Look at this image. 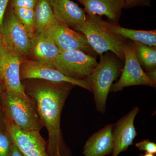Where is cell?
I'll return each instance as SVG.
<instances>
[{
  "label": "cell",
  "instance_id": "6da1fadb",
  "mask_svg": "<svg viewBox=\"0 0 156 156\" xmlns=\"http://www.w3.org/2000/svg\"><path fill=\"white\" fill-rule=\"evenodd\" d=\"M26 94L33 101L43 126L48 130L47 151L50 156H73L62 133L61 115L74 85L42 80H23Z\"/></svg>",
  "mask_w": 156,
  "mask_h": 156
},
{
  "label": "cell",
  "instance_id": "7a4b0ae2",
  "mask_svg": "<svg viewBox=\"0 0 156 156\" xmlns=\"http://www.w3.org/2000/svg\"><path fill=\"white\" fill-rule=\"evenodd\" d=\"M2 110L9 120L21 130L40 131L44 126L33 101L5 90L1 96Z\"/></svg>",
  "mask_w": 156,
  "mask_h": 156
},
{
  "label": "cell",
  "instance_id": "3957f363",
  "mask_svg": "<svg viewBox=\"0 0 156 156\" xmlns=\"http://www.w3.org/2000/svg\"><path fill=\"white\" fill-rule=\"evenodd\" d=\"M122 68L115 56L107 53L101 56L99 63L86 80L91 86L96 110L102 114L106 112L107 99L111 88Z\"/></svg>",
  "mask_w": 156,
  "mask_h": 156
},
{
  "label": "cell",
  "instance_id": "277c9868",
  "mask_svg": "<svg viewBox=\"0 0 156 156\" xmlns=\"http://www.w3.org/2000/svg\"><path fill=\"white\" fill-rule=\"evenodd\" d=\"M101 19L98 15L87 14L85 22L74 30L85 36L96 54L101 56L111 51L120 59H124V48L127 44L125 38L103 28L101 25Z\"/></svg>",
  "mask_w": 156,
  "mask_h": 156
},
{
  "label": "cell",
  "instance_id": "5b68a950",
  "mask_svg": "<svg viewBox=\"0 0 156 156\" xmlns=\"http://www.w3.org/2000/svg\"><path fill=\"white\" fill-rule=\"evenodd\" d=\"M2 44L9 51L21 58L31 53V38L14 14L13 9L0 27Z\"/></svg>",
  "mask_w": 156,
  "mask_h": 156
},
{
  "label": "cell",
  "instance_id": "8992f818",
  "mask_svg": "<svg viewBox=\"0 0 156 156\" xmlns=\"http://www.w3.org/2000/svg\"><path fill=\"white\" fill-rule=\"evenodd\" d=\"M95 56L79 50L61 52L53 64L65 75L78 80H86L97 66Z\"/></svg>",
  "mask_w": 156,
  "mask_h": 156
},
{
  "label": "cell",
  "instance_id": "52a82bcc",
  "mask_svg": "<svg viewBox=\"0 0 156 156\" xmlns=\"http://www.w3.org/2000/svg\"><path fill=\"white\" fill-rule=\"evenodd\" d=\"M20 77L21 80L36 79L53 83H68L92 92L91 86L87 80H78L68 76L51 63L23 59Z\"/></svg>",
  "mask_w": 156,
  "mask_h": 156
},
{
  "label": "cell",
  "instance_id": "ba28073f",
  "mask_svg": "<svg viewBox=\"0 0 156 156\" xmlns=\"http://www.w3.org/2000/svg\"><path fill=\"white\" fill-rule=\"evenodd\" d=\"M125 66L119 80L113 84L110 92L122 91L125 87L145 86L155 88L156 83L144 71L136 57L134 43L126 44L124 48Z\"/></svg>",
  "mask_w": 156,
  "mask_h": 156
},
{
  "label": "cell",
  "instance_id": "9c48e42d",
  "mask_svg": "<svg viewBox=\"0 0 156 156\" xmlns=\"http://www.w3.org/2000/svg\"><path fill=\"white\" fill-rule=\"evenodd\" d=\"M61 52L79 50L95 56V52L80 32L56 21L46 32Z\"/></svg>",
  "mask_w": 156,
  "mask_h": 156
},
{
  "label": "cell",
  "instance_id": "30bf717a",
  "mask_svg": "<svg viewBox=\"0 0 156 156\" xmlns=\"http://www.w3.org/2000/svg\"><path fill=\"white\" fill-rule=\"evenodd\" d=\"M23 59L10 52L2 44L0 48V76L5 90L27 98L29 96L26 94L20 77Z\"/></svg>",
  "mask_w": 156,
  "mask_h": 156
},
{
  "label": "cell",
  "instance_id": "8fae6325",
  "mask_svg": "<svg viewBox=\"0 0 156 156\" xmlns=\"http://www.w3.org/2000/svg\"><path fill=\"white\" fill-rule=\"evenodd\" d=\"M6 128L13 142L24 156H50L47 142L37 131L21 130L5 119Z\"/></svg>",
  "mask_w": 156,
  "mask_h": 156
},
{
  "label": "cell",
  "instance_id": "7c38bea8",
  "mask_svg": "<svg viewBox=\"0 0 156 156\" xmlns=\"http://www.w3.org/2000/svg\"><path fill=\"white\" fill-rule=\"evenodd\" d=\"M139 112V108L134 107L113 125L112 156H118L133 144L134 140L137 135L134 126V120Z\"/></svg>",
  "mask_w": 156,
  "mask_h": 156
},
{
  "label": "cell",
  "instance_id": "4fadbf2b",
  "mask_svg": "<svg viewBox=\"0 0 156 156\" xmlns=\"http://www.w3.org/2000/svg\"><path fill=\"white\" fill-rule=\"evenodd\" d=\"M56 20L75 29L86 20L83 9L71 0H49Z\"/></svg>",
  "mask_w": 156,
  "mask_h": 156
},
{
  "label": "cell",
  "instance_id": "5bb4252c",
  "mask_svg": "<svg viewBox=\"0 0 156 156\" xmlns=\"http://www.w3.org/2000/svg\"><path fill=\"white\" fill-rule=\"evenodd\" d=\"M113 125H106L89 137L83 147L84 156H105L112 153Z\"/></svg>",
  "mask_w": 156,
  "mask_h": 156
},
{
  "label": "cell",
  "instance_id": "9a60e30c",
  "mask_svg": "<svg viewBox=\"0 0 156 156\" xmlns=\"http://www.w3.org/2000/svg\"><path fill=\"white\" fill-rule=\"evenodd\" d=\"M84 11L90 15H105L112 23L118 22L125 8L124 0H83Z\"/></svg>",
  "mask_w": 156,
  "mask_h": 156
},
{
  "label": "cell",
  "instance_id": "2e32d148",
  "mask_svg": "<svg viewBox=\"0 0 156 156\" xmlns=\"http://www.w3.org/2000/svg\"><path fill=\"white\" fill-rule=\"evenodd\" d=\"M60 52L53 39L46 32L35 34L31 39V53L35 61L52 64Z\"/></svg>",
  "mask_w": 156,
  "mask_h": 156
},
{
  "label": "cell",
  "instance_id": "e0dca14e",
  "mask_svg": "<svg viewBox=\"0 0 156 156\" xmlns=\"http://www.w3.org/2000/svg\"><path fill=\"white\" fill-rule=\"evenodd\" d=\"M101 26L112 33L152 47L156 46V31L135 30L124 28L111 22L101 20Z\"/></svg>",
  "mask_w": 156,
  "mask_h": 156
},
{
  "label": "cell",
  "instance_id": "ac0fdd59",
  "mask_svg": "<svg viewBox=\"0 0 156 156\" xmlns=\"http://www.w3.org/2000/svg\"><path fill=\"white\" fill-rule=\"evenodd\" d=\"M34 12L35 34L46 32L57 21L49 0H38Z\"/></svg>",
  "mask_w": 156,
  "mask_h": 156
},
{
  "label": "cell",
  "instance_id": "d6986e66",
  "mask_svg": "<svg viewBox=\"0 0 156 156\" xmlns=\"http://www.w3.org/2000/svg\"><path fill=\"white\" fill-rule=\"evenodd\" d=\"M135 53L140 65L147 71L156 67V47L148 46L138 42H133Z\"/></svg>",
  "mask_w": 156,
  "mask_h": 156
},
{
  "label": "cell",
  "instance_id": "ffe728a7",
  "mask_svg": "<svg viewBox=\"0 0 156 156\" xmlns=\"http://www.w3.org/2000/svg\"><path fill=\"white\" fill-rule=\"evenodd\" d=\"M14 14L28 33L31 38L35 34L34 9L14 8Z\"/></svg>",
  "mask_w": 156,
  "mask_h": 156
},
{
  "label": "cell",
  "instance_id": "44dd1931",
  "mask_svg": "<svg viewBox=\"0 0 156 156\" xmlns=\"http://www.w3.org/2000/svg\"><path fill=\"white\" fill-rule=\"evenodd\" d=\"M14 142L7 128L0 129V156H10Z\"/></svg>",
  "mask_w": 156,
  "mask_h": 156
},
{
  "label": "cell",
  "instance_id": "7402d4cb",
  "mask_svg": "<svg viewBox=\"0 0 156 156\" xmlns=\"http://www.w3.org/2000/svg\"><path fill=\"white\" fill-rule=\"evenodd\" d=\"M135 146L140 151H145L146 152L154 154H156V144L149 140H143L136 143Z\"/></svg>",
  "mask_w": 156,
  "mask_h": 156
},
{
  "label": "cell",
  "instance_id": "603a6c76",
  "mask_svg": "<svg viewBox=\"0 0 156 156\" xmlns=\"http://www.w3.org/2000/svg\"><path fill=\"white\" fill-rule=\"evenodd\" d=\"M38 0H11L12 8L34 9Z\"/></svg>",
  "mask_w": 156,
  "mask_h": 156
},
{
  "label": "cell",
  "instance_id": "cb8c5ba5",
  "mask_svg": "<svg viewBox=\"0 0 156 156\" xmlns=\"http://www.w3.org/2000/svg\"><path fill=\"white\" fill-rule=\"evenodd\" d=\"M124 1L125 9L151 6V0H124Z\"/></svg>",
  "mask_w": 156,
  "mask_h": 156
},
{
  "label": "cell",
  "instance_id": "d4e9b609",
  "mask_svg": "<svg viewBox=\"0 0 156 156\" xmlns=\"http://www.w3.org/2000/svg\"><path fill=\"white\" fill-rule=\"evenodd\" d=\"M9 0H0V27L2 24L4 15Z\"/></svg>",
  "mask_w": 156,
  "mask_h": 156
},
{
  "label": "cell",
  "instance_id": "484cf974",
  "mask_svg": "<svg viewBox=\"0 0 156 156\" xmlns=\"http://www.w3.org/2000/svg\"><path fill=\"white\" fill-rule=\"evenodd\" d=\"M10 156H24L15 144L13 143L11 147Z\"/></svg>",
  "mask_w": 156,
  "mask_h": 156
},
{
  "label": "cell",
  "instance_id": "4316f807",
  "mask_svg": "<svg viewBox=\"0 0 156 156\" xmlns=\"http://www.w3.org/2000/svg\"><path fill=\"white\" fill-rule=\"evenodd\" d=\"M145 73L148 77L156 83V69L147 71Z\"/></svg>",
  "mask_w": 156,
  "mask_h": 156
},
{
  "label": "cell",
  "instance_id": "83f0119b",
  "mask_svg": "<svg viewBox=\"0 0 156 156\" xmlns=\"http://www.w3.org/2000/svg\"><path fill=\"white\" fill-rule=\"evenodd\" d=\"M5 90V84L4 83V82H3L2 78L0 76V115H5V114H4L2 110V106H1V96H2L3 92Z\"/></svg>",
  "mask_w": 156,
  "mask_h": 156
},
{
  "label": "cell",
  "instance_id": "f1b7e54d",
  "mask_svg": "<svg viewBox=\"0 0 156 156\" xmlns=\"http://www.w3.org/2000/svg\"><path fill=\"white\" fill-rule=\"evenodd\" d=\"M6 128L5 116V115H0V129Z\"/></svg>",
  "mask_w": 156,
  "mask_h": 156
},
{
  "label": "cell",
  "instance_id": "f546056e",
  "mask_svg": "<svg viewBox=\"0 0 156 156\" xmlns=\"http://www.w3.org/2000/svg\"><path fill=\"white\" fill-rule=\"evenodd\" d=\"M140 156H155L154 154L148 153L145 152L144 154H141Z\"/></svg>",
  "mask_w": 156,
  "mask_h": 156
},
{
  "label": "cell",
  "instance_id": "4dcf8cb0",
  "mask_svg": "<svg viewBox=\"0 0 156 156\" xmlns=\"http://www.w3.org/2000/svg\"><path fill=\"white\" fill-rule=\"evenodd\" d=\"M2 44V38H1V35H0V48Z\"/></svg>",
  "mask_w": 156,
  "mask_h": 156
},
{
  "label": "cell",
  "instance_id": "1f68e13d",
  "mask_svg": "<svg viewBox=\"0 0 156 156\" xmlns=\"http://www.w3.org/2000/svg\"><path fill=\"white\" fill-rule=\"evenodd\" d=\"M78 1H79V2H80V3H81V4H82L83 0H78Z\"/></svg>",
  "mask_w": 156,
  "mask_h": 156
}]
</instances>
